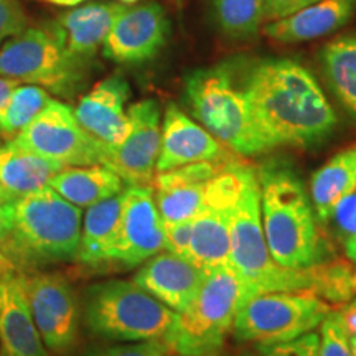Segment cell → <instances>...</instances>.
<instances>
[{
	"label": "cell",
	"instance_id": "6da1fadb",
	"mask_svg": "<svg viewBox=\"0 0 356 356\" xmlns=\"http://www.w3.org/2000/svg\"><path fill=\"white\" fill-rule=\"evenodd\" d=\"M249 111L267 149L310 147L330 137L337 114L312 71L289 58H267L244 74Z\"/></svg>",
	"mask_w": 356,
	"mask_h": 356
},
{
	"label": "cell",
	"instance_id": "7a4b0ae2",
	"mask_svg": "<svg viewBox=\"0 0 356 356\" xmlns=\"http://www.w3.org/2000/svg\"><path fill=\"white\" fill-rule=\"evenodd\" d=\"M257 180L262 229L273 259L304 269L330 256L325 254L318 220L300 178L291 168L269 163L257 170Z\"/></svg>",
	"mask_w": 356,
	"mask_h": 356
},
{
	"label": "cell",
	"instance_id": "3957f363",
	"mask_svg": "<svg viewBox=\"0 0 356 356\" xmlns=\"http://www.w3.org/2000/svg\"><path fill=\"white\" fill-rule=\"evenodd\" d=\"M256 180V168L236 157L155 173L152 188L163 222H175L195 220L204 211H229Z\"/></svg>",
	"mask_w": 356,
	"mask_h": 356
},
{
	"label": "cell",
	"instance_id": "277c9868",
	"mask_svg": "<svg viewBox=\"0 0 356 356\" xmlns=\"http://www.w3.org/2000/svg\"><path fill=\"white\" fill-rule=\"evenodd\" d=\"M184 99L198 124L233 152L252 157L269 150L252 121L244 76L229 63L191 71L184 83Z\"/></svg>",
	"mask_w": 356,
	"mask_h": 356
},
{
	"label": "cell",
	"instance_id": "5b68a950",
	"mask_svg": "<svg viewBox=\"0 0 356 356\" xmlns=\"http://www.w3.org/2000/svg\"><path fill=\"white\" fill-rule=\"evenodd\" d=\"M81 208L47 188L13 202L12 252L22 266L74 261L81 238Z\"/></svg>",
	"mask_w": 356,
	"mask_h": 356
},
{
	"label": "cell",
	"instance_id": "8992f818",
	"mask_svg": "<svg viewBox=\"0 0 356 356\" xmlns=\"http://www.w3.org/2000/svg\"><path fill=\"white\" fill-rule=\"evenodd\" d=\"M228 221L229 266L243 280L246 297L270 291L312 293V266L304 269L286 267L270 256L262 229L259 180L249 185L228 211Z\"/></svg>",
	"mask_w": 356,
	"mask_h": 356
},
{
	"label": "cell",
	"instance_id": "52a82bcc",
	"mask_svg": "<svg viewBox=\"0 0 356 356\" xmlns=\"http://www.w3.org/2000/svg\"><path fill=\"white\" fill-rule=\"evenodd\" d=\"M177 312L154 299L136 282L108 280L84 296V322L92 335L113 341H163Z\"/></svg>",
	"mask_w": 356,
	"mask_h": 356
},
{
	"label": "cell",
	"instance_id": "ba28073f",
	"mask_svg": "<svg viewBox=\"0 0 356 356\" xmlns=\"http://www.w3.org/2000/svg\"><path fill=\"white\" fill-rule=\"evenodd\" d=\"M244 297L246 289L233 267L210 270L191 304L177 314L163 343L175 355L184 356L221 350Z\"/></svg>",
	"mask_w": 356,
	"mask_h": 356
},
{
	"label": "cell",
	"instance_id": "9c48e42d",
	"mask_svg": "<svg viewBox=\"0 0 356 356\" xmlns=\"http://www.w3.org/2000/svg\"><path fill=\"white\" fill-rule=\"evenodd\" d=\"M88 65L66 48L56 22L30 26L0 47V76L37 84L70 97L83 86Z\"/></svg>",
	"mask_w": 356,
	"mask_h": 356
},
{
	"label": "cell",
	"instance_id": "30bf717a",
	"mask_svg": "<svg viewBox=\"0 0 356 356\" xmlns=\"http://www.w3.org/2000/svg\"><path fill=\"white\" fill-rule=\"evenodd\" d=\"M332 307L309 292L270 291L244 297L234 318V337L244 343H286L320 327Z\"/></svg>",
	"mask_w": 356,
	"mask_h": 356
},
{
	"label": "cell",
	"instance_id": "8fae6325",
	"mask_svg": "<svg viewBox=\"0 0 356 356\" xmlns=\"http://www.w3.org/2000/svg\"><path fill=\"white\" fill-rule=\"evenodd\" d=\"M15 139L63 167L95 165L102 163L104 159L106 144L84 131L66 102L53 97Z\"/></svg>",
	"mask_w": 356,
	"mask_h": 356
},
{
	"label": "cell",
	"instance_id": "7c38bea8",
	"mask_svg": "<svg viewBox=\"0 0 356 356\" xmlns=\"http://www.w3.org/2000/svg\"><path fill=\"white\" fill-rule=\"evenodd\" d=\"M22 291L44 346L66 353L78 340L79 305L76 293L61 274L19 275Z\"/></svg>",
	"mask_w": 356,
	"mask_h": 356
},
{
	"label": "cell",
	"instance_id": "4fadbf2b",
	"mask_svg": "<svg viewBox=\"0 0 356 356\" xmlns=\"http://www.w3.org/2000/svg\"><path fill=\"white\" fill-rule=\"evenodd\" d=\"M129 127L118 145H106L102 165L118 173L126 185H152L162 140V109L155 99L129 106Z\"/></svg>",
	"mask_w": 356,
	"mask_h": 356
},
{
	"label": "cell",
	"instance_id": "5bb4252c",
	"mask_svg": "<svg viewBox=\"0 0 356 356\" xmlns=\"http://www.w3.org/2000/svg\"><path fill=\"white\" fill-rule=\"evenodd\" d=\"M162 251H165V233L152 185H127L109 266L132 269Z\"/></svg>",
	"mask_w": 356,
	"mask_h": 356
},
{
	"label": "cell",
	"instance_id": "9a60e30c",
	"mask_svg": "<svg viewBox=\"0 0 356 356\" xmlns=\"http://www.w3.org/2000/svg\"><path fill=\"white\" fill-rule=\"evenodd\" d=\"M170 20L157 2L127 7L114 22L102 55L119 65H139L152 60L165 47Z\"/></svg>",
	"mask_w": 356,
	"mask_h": 356
},
{
	"label": "cell",
	"instance_id": "2e32d148",
	"mask_svg": "<svg viewBox=\"0 0 356 356\" xmlns=\"http://www.w3.org/2000/svg\"><path fill=\"white\" fill-rule=\"evenodd\" d=\"M241 157L195 122L178 106L168 104L162 119V140L155 173L197 162H220Z\"/></svg>",
	"mask_w": 356,
	"mask_h": 356
},
{
	"label": "cell",
	"instance_id": "e0dca14e",
	"mask_svg": "<svg viewBox=\"0 0 356 356\" xmlns=\"http://www.w3.org/2000/svg\"><path fill=\"white\" fill-rule=\"evenodd\" d=\"M129 97L131 86L127 79L114 73L84 95L73 111L84 131L102 144L113 147L127 134Z\"/></svg>",
	"mask_w": 356,
	"mask_h": 356
},
{
	"label": "cell",
	"instance_id": "ac0fdd59",
	"mask_svg": "<svg viewBox=\"0 0 356 356\" xmlns=\"http://www.w3.org/2000/svg\"><path fill=\"white\" fill-rule=\"evenodd\" d=\"M204 275L207 273L190 261L165 251L145 261L134 275V282L154 299L180 314L195 299Z\"/></svg>",
	"mask_w": 356,
	"mask_h": 356
},
{
	"label": "cell",
	"instance_id": "d6986e66",
	"mask_svg": "<svg viewBox=\"0 0 356 356\" xmlns=\"http://www.w3.org/2000/svg\"><path fill=\"white\" fill-rule=\"evenodd\" d=\"M0 356H50L30 314L19 275L0 279Z\"/></svg>",
	"mask_w": 356,
	"mask_h": 356
},
{
	"label": "cell",
	"instance_id": "ffe728a7",
	"mask_svg": "<svg viewBox=\"0 0 356 356\" xmlns=\"http://www.w3.org/2000/svg\"><path fill=\"white\" fill-rule=\"evenodd\" d=\"M355 12L356 0H318L291 15L267 22L262 26L266 37L277 43H304L337 32Z\"/></svg>",
	"mask_w": 356,
	"mask_h": 356
},
{
	"label": "cell",
	"instance_id": "44dd1931",
	"mask_svg": "<svg viewBox=\"0 0 356 356\" xmlns=\"http://www.w3.org/2000/svg\"><path fill=\"white\" fill-rule=\"evenodd\" d=\"M126 8L127 6L121 2H95L63 13L56 24L63 33L68 51L83 63H91L115 19Z\"/></svg>",
	"mask_w": 356,
	"mask_h": 356
},
{
	"label": "cell",
	"instance_id": "7402d4cb",
	"mask_svg": "<svg viewBox=\"0 0 356 356\" xmlns=\"http://www.w3.org/2000/svg\"><path fill=\"white\" fill-rule=\"evenodd\" d=\"M63 165L44 159L17 139L0 145V184L13 202L47 188Z\"/></svg>",
	"mask_w": 356,
	"mask_h": 356
},
{
	"label": "cell",
	"instance_id": "603a6c76",
	"mask_svg": "<svg viewBox=\"0 0 356 356\" xmlns=\"http://www.w3.org/2000/svg\"><path fill=\"white\" fill-rule=\"evenodd\" d=\"M48 186L74 207L89 208L115 195H121L126 184L113 168L95 163L83 167H65L53 177Z\"/></svg>",
	"mask_w": 356,
	"mask_h": 356
},
{
	"label": "cell",
	"instance_id": "cb8c5ba5",
	"mask_svg": "<svg viewBox=\"0 0 356 356\" xmlns=\"http://www.w3.org/2000/svg\"><path fill=\"white\" fill-rule=\"evenodd\" d=\"M122 193L104 200L88 208L81 225V238L76 261L83 266H109L111 254L118 239L119 218H121Z\"/></svg>",
	"mask_w": 356,
	"mask_h": 356
},
{
	"label": "cell",
	"instance_id": "d4e9b609",
	"mask_svg": "<svg viewBox=\"0 0 356 356\" xmlns=\"http://www.w3.org/2000/svg\"><path fill=\"white\" fill-rule=\"evenodd\" d=\"M356 190V142L328 159L310 180V202L318 221L327 222L335 204Z\"/></svg>",
	"mask_w": 356,
	"mask_h": 356
},
{
	"label": "cell",
	"instance_id": "484cf974",
	"mask_svg": "<svg viewBox=\"0 0 356 356\" xmlns=\"http://www.w3.org/2000/svg\"><path fill=\"white\" fill-rule=\"evenodd\" d=\"M188 261L204 273L229 266L228 211H204L195 218Z\"/></svg>",
	"mask_w": 356,
	"mask_h": 356
},
{
	"label": "cell",
	"instance_id": "4316f807",
	"mask_svg": "<svg viewBox=\"0 0 356 356\" xmlns=\"http://www.w3.org/2000/svg\"><path fill=\"white\" fill-rule=\"evenodd\" d=\"M320 61L333 95L356 119V35L328 42L320 51Z\"/></svg>",
	"mask_w": 356,
	"mask_h": 356
},
{
	"label": "cell",
	"instance_id": "83f0119b",
	"mask_svg": "<svg viewBox=\"0 0 356 356\" xmlns=\"http://www.w3.org/2000/svg\"><path fill=\"white\" fill-rule=\"evenodd\" d=\"M312 293L330 307H345L356 299V264L348 257L327 256L312 266Z\"/></svg>",
	"mask_w": 356,
	"mask_h": 356
},
{
	"label": "cell",
	"instance_id": "f1b7e54d",
	"mask_svg": "<svg viewBox=\"0 0 356 356\" xmlns=\"http://www.w3.org/2000/svg\"><path fill=\"white\" fill-rule=\"evenodd\" d=\"M264 0H211V13L218 30L228 38L256 37L264 25Z\"/></svg>",
	"mask_w": 356,
	"mask_h": 356
},
{
	"label": "cell",
	"instance_id": "f546056e",
	"mask_svg": "<svg viewBox=\"0 0 356 356\" xmlns=\"http://www.w3.org/2000/svg\"><path fill=\"white\" fill-rule=\"evenodd\" d=\"M51 96L37 84H19L13 89L7 108L0 118V134L17 136L44 109Z\"/></svg>",
	"mask_w": 356,
	"mask_h": 356
},
{
	"label": "cell",
	"instance_id": "4dcf8cb0",
	"mask_svg": "<svg viewBox=\"0 0 356 356\" xmlns=\"http://www.w3.org/2000/svg\"><path fill=\"white\" fill-rule=\"evenodd\" d=\"M320 356H353L340 310H332L320 323Z\"/></svg>",
	"mask_w": 356,
	"mask_h": 356
},
{
	"label": "cell",
	"instance_id": "1f68e13d",
	"mask_svg": "<svg viewBox=\"0 0 356 356\" xmlns=\"http://www.w3.org/2000/svg\"><path fill=\"white\" fill-rule=\"evenodd\" d=\"M327 222H332L341 243L356 238V190L335 204Z\"/></svg>",
	"mask_w": 356,
	"mask_h": 356
},
{
	"label": "cell",
	"instance_id": "d6a6232c",
	"mask_svg": "<svg viewBox=\"0 0 356 356\" xmlns=\"http://www.w3.org/2000/svg\"><path fill=\"white\" fill-rule=\"evenodd\" d=\"M13 202L0 203V273L2 277L15 275V262L12 252Z\"/></svg>",
	"mask_w": 356,
	"mask_h": 356
},
{
	"label": "cell",
	"instance_id": "836d02e7",
	"mask_svg": "<svg viewBox=\"0 0 356 356\" xmlns=\"http://www.w3.org/2000/svg\"><path fill=\"white\" fill-rule=\"evenodd\" d=\"M261 356H320V337L310 332L286 343L259 346Z\"/></svg>",
	"mask_w": 356,
	"mask_h": 356
},
{
	"label": "cell",
	"instance_id": "e575fe53",
	"mask_svg": "<svg viewBox=\"0 0 356 356\" xmlns=\"http://www.w3.org/2000/svg\"><path fill=\"white\" fill-rule=\"evenodd\" d=\"M26 29V15L20 0H0V47Z\"/></svg>",
	"mask_w": 356,
	"mask_h": 356
},
{
	"label": "cell",
	"instance_id": "d590c367",
	"mask_svg": "<svg viewBox=\"0 0 356 356\" xmlns=\"http://www.w3.org/2000/svg\"><path fill=\"white\" fill-rule=\"evenodd\" d=\"M191 229H193V220L163 222V233H165V251L188 261Z\"/></svg>",
	"mask_w": 356,
	"mask_h": 356
},
{
	"label": "cell",
	"instance_id": "8d00e7d4",
	"mask_svg": "<svg viewBox=\"0 0 356 356\" xmlns=\"http://www.w3.org/2000/svg\"><path fill=\"white\" fill-rule=\"evenodd\" d=\"M89 356H170V350L163 341H134L129 345L109 346V348L97 350Z\"/></svg>",
	"mask_w": 356,
	"mask_h": 356
},
{
	"label": "cell",
	"instance_id": "74e56055",
	"mask_svg": "<svg viewBox=\"0 0 356 356\" xmlns=\"http://www.w3.org/2000/svg\"><path fill=\"white\" fill-rule=\"evenodd\" d=\"M315 2H318V0H264V7H262L264 24L291 15V13Z\"/></svg>",
	"mask_w": 356,
	"mask_h": 356
},
{
	"label": "cell",
	"instance_id": "f35d334b",
	"mask_svg": "<svg viewBox=\"0 0 356 356\" xmlns=\"http://www.w3.org/2000/svg\"><path fill=\"white\" fill-rule=\"evenodd\" d=\"M19 84L20 83L17 79L0 76V118H2L3 111L7 108V102L10 99L13 89L19 86Z\"/></svg>",
	"mask_w": 356,
	"mask_h": 356
},
{
	"label": "cell",
	"instance_id": "ab89813d",
	"mask_svg": "<svg viewBox=\"0 0 356 356\" xmlns=\"http://www.w3.org/2000/svg\"><path fill=\"white\" fill-rule=\"evenodd\" d=\"M341 315V323H343L346 333L348 337H355L356 335V304H348V307L345 305L343 310H340Z\"/></svg>",
	"mask_w": 356,
	"mask_h": 356
},
{
	"label": "cell",
	"instance_id": "60d3db41",
	"mask_svg": "<svg viewBox=\"0 0 356 356\" xmlns=\"http://www.w3.org/2000/svg\"><path fill=\"white\" fill-rule=\"evenodd\" d=\"M343 246H345L346 257H348V259H351L356 264V238L346 239V241H343ZM353 304H356V299L353 300Z\"/></svg>",
	"mask_w": 356,
	"mask_h": 356
},
{
	"label": "cell",
	"instance_id": "b9f144b4",
	"mask_svg": "<svg viewBox=\"0 0 356 356\" xmlns=\"http://www.w3.org/2000/svg\"><path fill=\"white\" fill-rule=\"evenodd\" d=\"M37 2L51 3V6H60V7H76L79 3H83L84 0H37Z\"/></svg>",
	"mask_w": 356,
	"mask_h": 356
},
{
	"label": "cell",
	"instance_id": "7bdbcfd3",
	"mask_svg": "<svg viewBox=\"0 0 356 356\" xmlns=\"http://www.w3.org/2000/svg\"><path fill=\"white\" fill-rule=\"evenodd\" d=\"M8 202H13V200L8 197V193L6 191V188H3L2 184H0V203H8Z\"/></svg>",
	"mask_w": 356,
	"mask_h": 356
},
{
	"label": "cell",
	"instance_id": "ee69618b",
	"mask_svg": "<svg viewBox=\"0 0 356 356\" xmlns=\"http://www.w3.org/2000/svg\"><path fill=\"white\" fill-rule=\"evenodd\" d=\"M350 350H351V355L356 356V335L350 337Z\"/></svg>",
	"mask_w": 356,
	"mask_h": 356
},
{
	"label": "cell",
	"instance_id": "f6af8a7d",
	"mask_svg": "<svg viewBox=\"0 0 356 356\" xmlns=\"http://www.w3.org/2000/svg\"><path fill=\"white\" fill-rule=\"evenodd\" d=\"M177 356H184V355H177ZM197 356H222L221 351H211V353H204V355H197Z\"/></svg>",
	"mask_w": 356,
	"mask_h": 356
},
{
	"label": "cell",
	"instance_id": "bcb514c9",
	"mask_svg": "<svg viewBox=\"0 0 356 356\" xmlns=\"http://www.w3.org/2000/svg\"><path fill=\"white\" fill-rule=\"evenodd\" d=\"M119 2L124 3V6H132V3H137L139 0H119Z\"/></svg>",
	"mask_w": 356,
	"mask_h": 356
},
{
	"label": "cell",
	"instance_id": "7dc6e473",
	"mask_svg": "<svg viewBox=\"0 0 356 356\" xmlns=\"http://www.w3.org/2000/svg\"><path fill=\"white\" fill-rule=\"evenodd\" d=\"M239 356H251L249 353H243V355H239Z\"/></svg>",
	"mask_w": 356,
	"mask_h": 356
},
{
	"label": "cell",
	"instance_id": "c3c4849f",
	"mask_svg": "<svg viewBox=\"0 0 356 356\" xmlns=\"http://www.w3.org/2000/svg\"><path fill=\"white\" fill-rule=\"evenodd\" d=\"M0 279H2V273H0Z\"/></svg>",
	"mask_w": 356,
	"mask_h": 356
},
{
	"label": "cell",
	"instance_id": "681fc988",
	"mask_svg": "<svg viewBox=\"0 0 356 356\" xmlns=\"http://www.w3.org/2000/svg\"><path fill=\"white\" fill-rule=\"evenodd\" d=\"M177 2H181V0H177Z\"/></svg>",
	"mask_w": 356,
	"mask_h": 356
}]
</instances>
